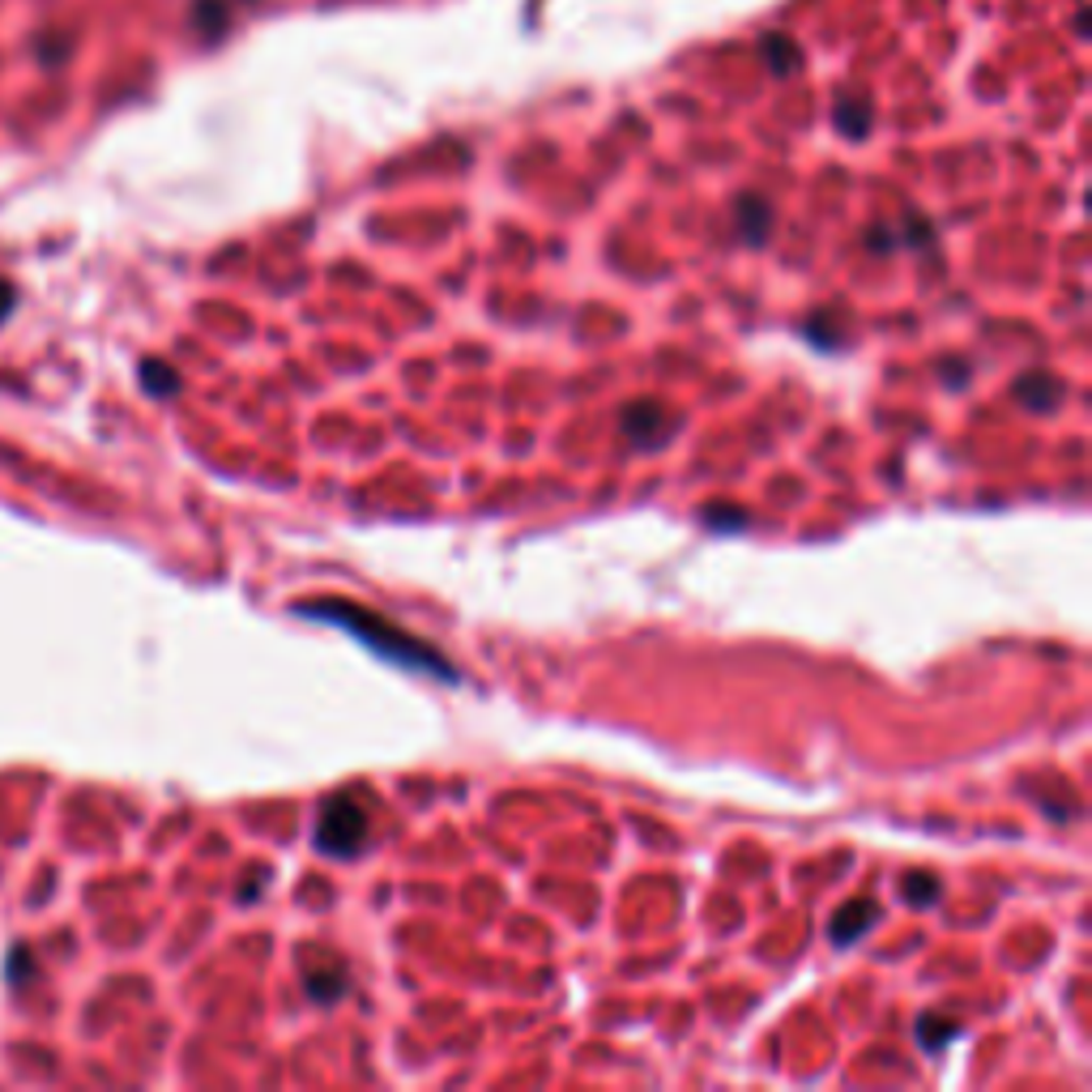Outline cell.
<instances>
[{
    "label": "cell",
    "mask_w": 1092,
    "mask_h": 1092,
    "mask_svg": "<svg viewBox=\"0 0 1092 1092\" xmlns=\"http://www.w3.org/2000/svg\"><path fill=\"white\" fill-rule=\"evenodd\" d=\"M295 615L317 619V623H333V627H346V632L359 636L372 653H380V658L397 662V666H406V670L435 674V678H457V670H453L435 649H427V645L415 640V636H406L401 627H393L384 615L363 611V606H354V602H337V598L295 602Z\"/></svg>",
    "instance_id": "obj_1"
},
{
    "label": "cell",
    "mask_w": 1092,
    "mask_h": 1092,
    "mask_svg": "<svg viewBox=\"0 0 1092 1092\" xmlns=\"http://www.w3.org/2000/svg\"><path fill=\"white\" fill-rule=\"evenodd\" d=\"M368 807H363L359 794H337L325 803L321 811V823H317V849L329 858H350L359 854L363 845H368Z\"/></svg>",
    "instance_id": "obj_2"
},
{
    "label": "cell",
    "mask_w": 1092,
    "mask_h": 1092,
    "mask_svg": "<svg viewBox=\"0 0 1092 1092\" xmlns=\"http://www.w3.org/2000/svg\"><path fill=\"white\" fill-rule=\"evenodd\" d=\"M619 427H623V435L632 444H662L666 435L674 431V419L666 415L658 401H632V406L623 410Z\"/></svg>",
    "instance_id": "obj_3"
},
{
    "label": "cell",
    "mask_w": 1092,
    "mask_h": 1092,
    "mask_svg": "<svg viewBox=\"0 0 1092 1092\" xmlns=\"http://www.w3.org/2000/svg\"><path fill=\"white\" fill-rule=\"evenodd\" d=\"M875 917H880V905L870 901V896H858V901L841 905L837 917H833V943H854V939H862L870 927H875Z\"/></svg>",
    "instance_id": "obj_4"
},
{
    "label": "cell",
    "mask_w": 1092,
    "mask_h": 1092,
    "mask_svg": "<svg viewBox=\"0 0 1092 1092\" xmlns=\"http://www.w3.org/2000/svg\"><path fill=\"white\" fill-rule=\"evenodd\" d=\"M303 994L317 1003H337L346 994V968L342 964H325V960H312L307 974H303Z\"/></svg>",
    "instance_id": "obj_5"
},
{
    "label": "cell",
    "mask_w": 1092,
    "mask_h": 1092,
    "mask_svg": "<svg viewBox=\"0 0 1092 1092\" xmlns=\"http://www.w3.org/2000/svg\"><path fill=\"white\" fill-rule=\"evenodd\" d=\"M833 120H837V129L845 137H866L870 133V120H875V111H870V99L858 90V94H837V107H833Z\"/></svg>",
    "instance_id": "obj_6"
},
{
    "label": "cell",
    "mask_w": 1092,
    "mask_h": 1092,
    "mask_svg": "<svg viewBox=\"0 0 1092 1092\" xmlns=\"http://www.w3.org/2000/svg\"><path fill=\"white\" fill-rule=\"evenodd\" d=\"M734 218H739V235L747 244H764L768 231H772V205L764 197H739Z\"/></svg>",
    "instance_id": "obj_7"
},
{
    "label": "cell",
    "mask_w": 1092,
    "mask_h": 1092,
    "mask_svg": "<svg viewBox=\"0 0 1092 1092\" xmlns=\"http://www.w3.org/2000/svg\"><path fill=\"white\" fill-rule=\"evenodd\" d=\"M1015 397H1020L1029 410H1037V415H1041V410H1050V406L1062 397V388H1058L1046 372H1033V376H1025L1020 384H1015Z\"/></svg>",
    "instance_id": "obj_8"
},
{
    "label": "cell",
    "mask_w": 1092,
    "mask_h": 1092,
    "mask_svg": "<svg viewBox=\"0 0 1092 1092\" xmlns=\"http://www.w3.org/2000/svg\"><path fill=\"white\" fill-rule=\"evenodd\" d=\"M760 52L768 60V68L776 73V78H786V73H794L798 64H803V56H798V43L786 39V35H764L760 39Z\"/></svg>",
    "instance_id": "obj_9"
},
{
    "label": "cell",
    "mask_w": 1092,
    "mask_h": 1092,
    "mask_svg": "<svg viewBox=\"0 0 1092 1092\" xmlns=\"http://www.w3.org/2000/svg\"><path fill=\"white\" fill-rule=\"evenodd\" d=\"M956 1033H960V1025L948 1020V1015H921V1025H917V1041H921V1046H927L931 1054H939Z\"/></svg>",
    "instance_id": "obj_10"
},
{
    "label": "cell",
    "mask_w": 1092,
    "mask_h": 1092,
    "mask_svg": "<svg viewBox=\"0 0 1092 1092\" xmlns=\"http://www.w3.org/2000/svg\"><path fill=\"white\" fill-rule=\"evenodd\" d=\"M905 901L917 909V905H935L939 901V880L931 870H909L905 875Z\"/></svg>",
    "instance_id": "obj_11"
},
{
    "label": "cell",
    "mask_w": 1092,
    "mask_h": 1092,
    "mask_svg": "<svg viewBox=\"0 0 1092 1092\" xmlns=\"http://www.w3.org/2000/svg\"><path fill=\"white\" fill-rule=\"evenodd\" d=\"M141 380H145V388H150V393H158V397H167V393H176V388H180L176 372L167 368V363H158V359H145V363H141Z\"/></svg>",
    "instance_id": "obj_12"
},
{
    "label": "cell",
    "mask_w": 1092,
    "mask_h": 1092,
    "mask_svg": "<svg viewBox=\"0 0 1092 1092\" xmlns=\"http://www.w3.org/2000/svg\"><path fill=\"white\" fill-rule=\"evenodd\" d=\"M192 13H197L201 27L209 21V39L227 27V5H223V0H197V9H192Z\"/></svg>",
    "instance_id": "obj_13"
},
{
    "label": "cell",
    "mask_w": 1092,
    "mask_h": 1092,
    "mask_svg": "<svg viewBox=\"0 0 1092 1092\" xmlns=\"http://www.w3.org/2000/svg\"><path fill=\"white\" fill-rule=\"evenodd\" d=\"M730 513H734V508H709V517H705V521H709V525H721V529H743L747 517H743V513L730 517Z\"/></svg>",
    "instance_id": "obj_14"
},
{
    "label": "cell",
    "mask_w": 1092,
    "mask_h": 1092,
    "mask_svg": "<svg viewBox=\"0 0 1092 1092\" xmlns=\"http://www.w3.org/2000/svg\"><path fill=\"white\" fill-rule=\"evenodd\" d=\"M9 307H13V290H9L5 282H0V321L9 317Z\"/></svg>",
    "instance_id": "obj_15"
}]
</instances>
